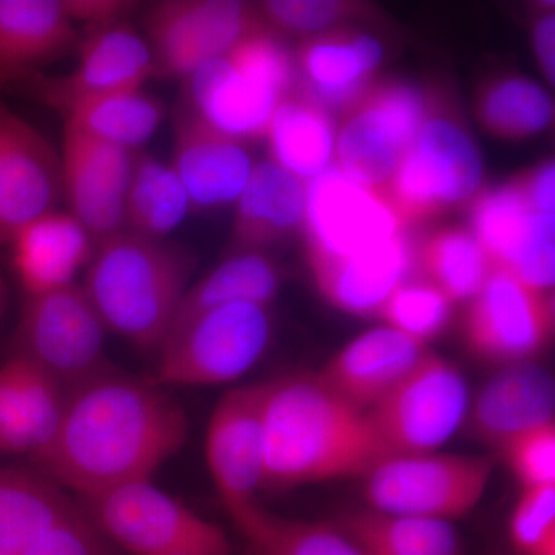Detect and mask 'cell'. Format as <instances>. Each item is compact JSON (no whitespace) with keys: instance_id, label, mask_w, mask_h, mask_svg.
<instances>
[{"instance_id":"6da1fadb","label":"cell","mask_w":555,"mask_h":555,"mask_svg":"<svg viewBox=\"0 0 555 555\" xmlns=\"http://www.w3.org/2000/svg\"><path fill=\"white\" fill-rule=\"evenodd\" d=\"M189 437V418L166 387L113 366L68 387L56 433L33 467L89 496L152 480Z\"/></svg>"},{"instance_id":"7a4b0ae2","label":"cell","mask_w":555,"mask_h":555,"mask_svg":"<svg viewBox=\"0 0 555 555\" xmlns=\"http://www.w3.org/2000/svg\"><path fill=\"white\" fill-rule=\"evenodd\" d=\"M262 489L366 477L387 456L367 412L335 396L315 374L264 382Z\"/></svg>"},{"instance_id":"3957f363","label":"cell","mask_w":555,"mask_h":555,"mask_svg":"<svg viewBox=\"0 0 555 555\" xmlns=\"http://www.w3.org/2000/svg\"><path fill=\"white\" fill-rule=\"evenodd\" d=\"M198 258L184 244L124 232L94 247L80 286L108 332L158 352Z\"/></svg>"},{"instance_id":"277c9868","label":"cell","mask_w":555,"mask_h":555,"mask_svg":"<svg viewBox=\"0 0 555 555\" xmlns=\"http://www.w3.org/2000/svg\"><path fill=\"white\" fill-rule=\"evenodd\" d=\"M483 181V156L454 91L429 87L425 119L382 198L411 230L469 206Z\"/></svg>"},{"instance_id":"5b68a950","label":"cell","mask_w":555,"mask_h":555,"mask_svg":"<svg viewBox=\"0 0 555 555\" xmlns=\"http://www.w3.org/2000/svg\"><path fill=\"white\" fill-rule=\"evenodd\" d=\"M427 87L375 78L335 118L334 166L382 196L422 127Z\"/></svg>"},{"instance_id":"8992f818","label":"cell","mask_w":555,"mask_h":555,"mask_svg":"<svg viewBox=\"0 0 555 555\" xmlns=\"http://www.w3.org/2000/svg\"><path fill=\"white\" fill-rule=\"evenodd\" d=\"M82 513L130 555H233L228 535L152 480L79 496Z\"/></svg>"},{"instance_id":"52a82bcc","label":"cell","mask_w":555,"mask_h":555,"mask_svg":"<svg viewBox=\"0 0 555 555\" xmlns=\"http://www.w3.org/2000/svg\"><path fill=\"white\" fill-rule=\"evenodd\" d=\"M494 456L422 452L379 462L364 477L367 509L389 516L451 524L483 499Z\"/></svg>"},{"instance_id":"ba28073f","label":"cell","mask_w":555,"mask_h":555,"mask_svg":"<svg viewBox=\"0 0 555 555\" xmlns=\"http://www.w3.org/2000/svg\"><path fill=\"white\" fill-rule=\"evenodd\" d=\"M272 332L270 306L236 302L211 310L166 338L149 378L163 387L235 382L268 352Z\"/></svg>"},{"instance_id":"9c48e42d","label":"cell","mask_w":555,"mask_h":555,"mask_svg":"<svg viewBox=\"0 0 555 555\" xmlns=\"http://www.w3.org/2000/svg\"><path fill=\"white\" fill-rule=\"evenodd\" d=\"M469 390L459 367L427 349L367 416L387 456L440 451L465 423Z\"/></svg>"},{"instance_id":"30bf717a","label":"cell","mask_w":555,"mask_h":555,"mask_svg":"<svg viewBox=\"0 0 555 555\" xmlns=\"http://www.w3.org/2000/svg\"><path fill=\"white\" fill-rule=\"evenodd\" d=\"M107 327L80 284L25 297L14 353L72 387L107 366Z\"/></svg>"},{"instance_id":"8fae6325","label":"cell","mask_w":555,"mask_h":555,"mask_svg":"<svg viewBox=\"0 0 555 555\" xmlns=\"http://www.w3.org/2000/svg\"><path fill=\"white\" fill-rule=\"evenodd\" d=\"M555 332L554 291L491 270L466 302L463 341L478 360L496 366L528 363L547 349Z\"/></svg>"},{"instance_id":"7c38bea8","label":"cell","mask_w":555,"mask_h":555,"mask_svg":"<svg viewBox=\"0 0 555 555\" xmlns=\"http://www.w3.org/2000/svg\"><path fill=\"white\" fill-rule=\"evenodd\" d=\"M257 3L241 0H167L145 17L155 76L188 79L262 27Z\"/></svg>"},{"instance_id":"4fadbf2b","label":"cell","mask_w":555,"mask_h":555,"mask_svg":"<svg viewBox=\"0 0 555 555\" xmlns=\"http://www.w3.org/2000/svg\"><path fill=\"white\" fill-rule=\"evenodd\" d=\"M466 208L467 229L483 248L491 270L554 291L555 217L537 211L516 179L483 188Z\"/></svg>"},{"instance_id":"5bb4252c","label":"cell","mask_w":555,"mask_h":555,"mask_svg":"<svg viewBox=\"0 0 555 555\" xmlns=\"http://www.w3.org/2000/svg\"><path fill=\"white\" fill-rule=\"evenodd\" d=\"M386 201L337 167L306 184V258H345L403 232Z\"/></svg>"},{"instance_id":"9a60e30c","label":"cell","mask_w":555,"mask_h":555,"mask_svg":"<svg viewBox=\"0 0 555 555\" xmlns=\"http://www.w3.org/2000/svg\"><path fill=\"white\" fill-rule=\"evenodd\" d=\"M264 382L235 387L219 398L208 420L206 462L230 517L257 505L264 478Z\"/></svg>"},{"instance_id":"2e32d148","label":"cell","mask_w":555,"mask_h":555,"mask_svg":"<svg viewBox=\"0 0 555 555\" xmlns=\"http://www.w3.org/2000/svg\"><path fill=\"white\" fill-rule=\"evenodd\" d=\"M137 153L64 126L62 199L94 244L124 232V203Z\"/></svg>"},{"instance_id":"e0dca14e","label":"cell","mask_w":555,"mask_h":555,"mask_svg":"<svg viewBox=\"0 0 555 555\" xmlns=\"http://www.w3.org/2000/svg\"><path fill=\"white\" fill-rule=\"evenodd\" d=\"M75 53L78 62L72 72L62 76L42 73L24 86L54 112L86 98L144 89L155 76L147 40L130 21L83 33Z\"/></svg>"},{"instance_id":"ac0fdd59","label":"cell","mask_w":555,"mask_h":555,"mask_svg":"<svg viewBox=\"0 0 555 555\" xmlns=\"http://www.w3.org/2000/svg\"><path fill=\"white\" fill-rule=\"evenodd\" d=\"M169 164L198 214L235 204L255 167L247 142L208 126L182 102L175 113Z\"/></svg>"},{"instance_id":"d6986e66","label":"cell","mask_w":555,"mask_h":555,"mask_svg":"<svg viewBox=\"0 0 555 555\" xmlns=\"http://www.w3.org/2000/svg\"><path fill=\"white\" fill-rule=\"evenodd\" d=\"M61 199L60 150L14 113L0 156V246Z\"/></svg>"},{"instance_id":"ffe728a7","label":"cell","mask_w":555,"mask_h":555,"mask_svg":"<svg viewBox=\"0 0 555 555\" xmlns=\"http://www.w3.org/2000/svg\"><path fill=\"white\" fill-rule=\"evenodd\" d=\"M297 89L332 115L377 78L385 49L364 27H346L301 39L294 51Z\"/></svg>"},{"instance_id":"44dd1931","label":"cell","mask_w":555,"mask_h":555,"mask_svg":"<svg viewBox=\"0 0 555 555\" xmlns=\"http://www.w3.org/2000/svg\"><path fill=\"white\" fill-rule=\"evenodd\" d=\"M318 294L353 317H375L400 284L414 276V238L409 230L345 258H306Z\"/></svg>"},{"instance_id":"7402d4cb","label":"cell","mask_w":555,"mask_h":555,"mask_svg":"<svg viewBox=\"0 0 555 555\" xmlns=\"http://www.w3.org/2000/svg\"><path fill=\"white\" fill-rule=\"evenodd\" d=\"M427 349L393 328H372L328 358L315 375L347 404L367 412L415 366Z\"/></svg>"},{"instance_id":"603a6c76","label":"cell","mask_w":555,"mask_h":555,"mask_svg":"<svg viewBox=\"0 0 555 555\" xmlns=\"http://www.w3.org/2000/svg\"><path fill=\"white\" fill-rule=\"evenodd\" d=\"M79 40L61 0H0V94L42 75Z\"/></svg>"},{"instance_id":"cb8c5ba5","label":"cell","mask_w":555,"mask_h":555,"mask_svg":"<svg viewBox=\"0 0 555 555\" xmlns=\"http://www.w3.org/2000/svg\"><path fill=\"white\" fill-rule=\"evenodd\" d=\"M555 390L550 372L535 361L499 369L467 408V434L495 449L511 437L554 422Z\"/></svg>"},{"instance_id":"d4e9b609","label":"cell","mask_w":555,"mask_h":555,"mask_svg":"<svg viewBox=\"0 0 555 555\" xmlns=\"http://www.w3.org/2000/svg\"><path fill=\"white\" fill-rule=\"evenodd\" d=\"M185 82L188 105L208 126L250 142L264 139L273 113L283 96L241 72L228 56L208 61Z\"/></svg>"},{"instance_id":"484cf974","label":"cell","mask_w":555,"mask_h":555,"mask_svg":"<svg viewBox=\"0 0 555 555\" xmlns=\"http://www.w3.org/2000/svg\"><path fill=\"white\" fill-rule=\"evenodd\" d=\"M229 254H269L301 232L306 182L266 159L255 164L235 203Z\"/></svg>"},{"instance_id":"4316f807","label":"cell","mask_w":555,"mask_h":555,"mask_svg":"<svg viewBox=\"0 0 555 555\" xmlns=\"http://www.w3.org/2000/svg\"><path fill=\"white\" fill-rule=\"evenodd\" d=\"M67 387L13 353L0 366V454L28 459L50 443L64 412Z\"/></svg>"},{"instance_id":"83f0119b","label":"cell","mask_w":555,"mask_h":555,"mask_svg":"<svg viewBox=\"0 0 555 555\" xmlns=\"http://www.w3.org/2000/svg\"><path fill=\"white\" fill-rule=\"evenodd\" d=\"M9 246L25 297H36L75 284L96 244L78 219L54 210L17 232Z\"/></svg>"},{"instance_id":"f1b7e54d","label":"cell","mask_w":555,"mask_h":555,"mask_svg":"<svg viewBox=\"0 0 555 555\" xmlns=\"http://www.w3.org/2000/svg\"><path fill=\"white\" fill-rule=\"evenodd\" d=\"M264 139L269 160L306 184L334 166V115L306 96L297 83L278 105Z\"/></svg>"},{"instance_id":"f546056e","label":"cell","mask_w":555,"mask_h":555,"mask_svg":"<svg viewBox=\"0 0 555 555\" xmlns=\"http://www.w3.org/2000/svg\"><path fill=\"white\" fill-rule=\"evenodd\" d=\"M478 127L502 142H525L553 129L555 105L545 87L516 72L492 73L474 90Z\"/></svg>"},{"instance_id":"4dcf8cb0","label":"cell","mask_w":555,"mask_h":555,"mask_svg":"<svg viewBox=\"0 0 555 555\" xmlns=\"http://www.w3.org/2000/svg\"><path fill=\"white\" fill-rule=\"evenodd\" d=\"M76 506L35 467L0 465V555H21Z\"/></svg>"},{"instance_id":"1f68e13d","label":"cell","mask_w":555,"mask_h":555,"mask_svg":"<svg viewBox=\"0 0 555 555\" xmlns=\"http://www.w3.org/2000/svg\"><path fill=\"white\" fill-rule=\"evenodd\" d=\"M281 284L283 272L269 255L228 254L217 268L190 284L167 337L204 313L224 306L236 302L272 306Z\"/></svg>"},{"instance_id":"d6a6232c","label":"cell","mask_w":555,"mask_h":555,"mask_svg":"<svg viewBox=\"0 0 555 555\" xmlns=\"http://www.w3.org/2000/svg\"><path fill=\"white\" fill-rule=\"evenodd\" d=\"M57 113L64 126L131 152H141L166 118L163 102L144 89L69 102Z\"/></svg>"},{"instance_id":"836d02e7","label":"cell","mask_w":555,"mask_h":555,"mask_svg":"<svg viewBox=\"0 0 555 555\" xmlns=\"http://www.w3.org/2000/svg\"><path fill=\"white\" fill-rule=\"evenodd\" d=\"M489 273V259L467 228L443 225L414 241V276L438 288L455 305H466L476 297Z\"/></svg>"},{"instance_id":"e575fe53","label":"cell","mask_w":555,"mask_h":555,"mask_svg":"<svg viewBox=\"0 0 555 555\" xmlns=\"http://www.w3.org/2000/svg\"><path fill=\"white\" fill-rule=\"evenodd\" d=\"M189 214L188 192L170 164L138 152L124 203V230L142 238L169 240Z\"/></svg>"},{"instance_id":"d590c367","label":"cell","mask_w":555,"mask_h":555,"mask_svg":"<svg viewBox=\"0 0 555 555\" xmlns=\"http://www.w3.org/2000/svg\"><path fill=\"white\" fill-rule=\"evenodd\" d=\"M364 555H463L451 524L352 511L338 525Z\"/></svg>"},{"instance_id":"8d00e7d4","label":"cell","mask_w":555,"mask_h":555,"mask_svg":"<svg viewBox=\"0 0 555 555\" xmlns=\"http://www.w3.org/2000/svg\"><path fill=\"white\" fill-rule=\"evenodd\" d=\"M232 520L261 555H364L339 526L281 517L259 503Z\"/></svg>"},{"instance_id":"74e56055","label":"cell","mask_w":555,"mask_h":555,"mask_svg":"<svg viewBox=\"0 0 555 555\" xmlns=\"http://www.w3.org/2000/svg\"><path fill=\"white\" fill-rule=\"evenodd\" d=\"M257 7L266 27L284 39L301 40L379 21L377 7L361 0H264Z\"/></svg>"},{"instance_id":"f35d334b","label":"cell","mask_w":555,"mask_h":555,"mask_svg":"<svg viewBox=\"0 0 555 555\" xmlns=\"http://www.w3.org/2000/svg\"><path fill=\"white\" fill-rule=\"evenodd\" d=\"M455 306L438 288L411 276L389 295L375 318L385 326L427 346L447 331Z\"/></svg>"},{"instance_id":"ab89813d","label":"cell","mask_w":555,"mask_h":555,"mask_svg":"<svg viewBox=\"0 0 555 555\" xmlns=\"http://www.w3.org/2000/svg\"><path fill=\"white\" fill-rule=\"evenodd\" d=\"M509 539L518 555H555V485L521 488Z\"/></svg>"},{"instance_id":"60d3db41","label":"cell","mask_w":555,"mask_h":555,"mask_svg":"<svg viewBox=\"0 0 555 555\" xmlns=\"http://www.w3.org/2000/svg\"><path fill=\"white\" fill-rule=\"evenodd\" d=\"M521 488L555 485V423L532 427L495 449Z\"/></svg>"},{"instance_id":"b9f144b4","label":"cell","mask_w":555,"mask_h":555,"mask_svg":"<svg viewBox=\"0 0 555 555\" xmlns=\"http://www.w3.org/2000/svg\"><path fill=\"white\" fill-rule=\"evenodd\" d=\"M21 555H116V553L115 546L94 528L78 505Z\"/></svg>"},{"instance_id":"7bdbcfd3","label":"cell","mask_w":555,"mask_h":555,"mask_svg":"<svg viewBox=\"0 0 555 555\" xmlns=\"http://www.w3.org/2000/svg\"><path fill=\"white\" fill-rule=\"evenodd\" d=\"M61 5L73 25H80L83 31L129 21L138 9L130 0H61Z\"/></svg>"},{"instance_id":"ee69618b","label":"cell","mask_w":555,"mask_h":555,"mask_svg":"<svg viewBox=\"0 0 555 555\" xmlns=\"http://www.w3.org/2000/svg\"><path fill=\"white\" fill-rule=\"evenodd\" d=\"M532 50L543 78L555 83V7L554 2H537L529 9Z\"/></svg>"},{"instance_id":"f6af8a7d","label":"cell","mask_w":555,"mask_h":555,"mask_svg":"<svg viewBox=\"0 0 555 555\" xmlns=\"http://www.w3.org/2000/svg\"><path fill=\"white\" fill-rule=\"evenodd\" d=\"M514 179L537 211L554 215L555 164L553 156L543 159L531 169L520 171Z\"/></svg>"},{"instance_id":"bcb514c9","label":"cell","mask_w":555,"mask_h":555,"mask_svg":"<svg viewBox=\"0 0 555 555\" xmlns=\"http://www.w3.org/2000/svg\"><path fill=\"white\" fill-rule=\"evenodd\" d=\"M14 113L11 112L2 101H0V156H2L3 145H5L7 134H9L10 122Z\"/></svg>"},{"instance_id":"7dc6e473","label":"cell","mask_w":555,"mask_h":555,"mask_svg":"<svg viewBox=\"0 0 555 555\" xmlns=\"http://www.w3.org/2000/svg\"><path fill=\"white\" fill-rule=\"evenodd\" d=\"M7 286L2 273H0V313H2L3 306H5Z\"/></svg>"}]
</instances>
